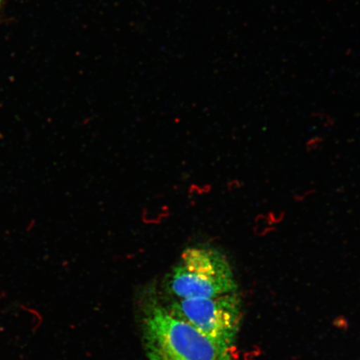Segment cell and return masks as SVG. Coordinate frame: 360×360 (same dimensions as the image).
I'll return each mask as SVG.
<instances>
[{
  "label": "cell",
  "instance_id": "7a4b0ae2",
  "mask_svg": "<svg viewBox=\"0 0 360 360\" xmlns=\"http://www.w3.org/2000/svg\"><path fill=\"white\" fill-rule=\"evenodd\" d=\"M172 300L212 298L236 292L231 265L219 251L207 247L187 248L165 281Z\"/></svg>",
  "mask_w": 360,
  "mask_h": 360
},
{
  "label": "cell",
  "instance_id": "6da1fadb",
  "mask_svg": "<svg viewBox=\"0 0 360 360\" xmlns=\"http://www.w3.org/2000/svg\"><path fill=\"white\" fill-rule=\"evenodd\" d=\"M142 307V342L148 360H229L228 351L175 317L157 297H150Z\"/></svg>",
  "mask_w": 360,
  "mask_h": 360
},
{
  "label": "cell",
  "instance_id": "3957f363",
  "mask_svg": "<svg viewBox=\"0 0 360 360\" xmlns=\"http://www.w3.org/2000/svg\"><path fill=\"white\" fill-rule=\"evenodd\" d=\"M240 303L236 292H233L212 298L172 300L165 304L175 317L229 352L240 328Z\"/></svg>",
  "mask_w": 360,
  "mask_h": 360
},
{
  "label": "cell",
  "instance_id": "277c9868",
  "mask_svg": "<svg viewBox=\"0 0 360 360\" xmlns=\"http://www.w3.org/2000/svg\"><path fill=\"white\" fill-rule=\"evenodd\" d=\"M2 0H0V4H1Z\"/></svg>",
  "mask_w": 360,
  "mask_h": 360
}]
</instances>
